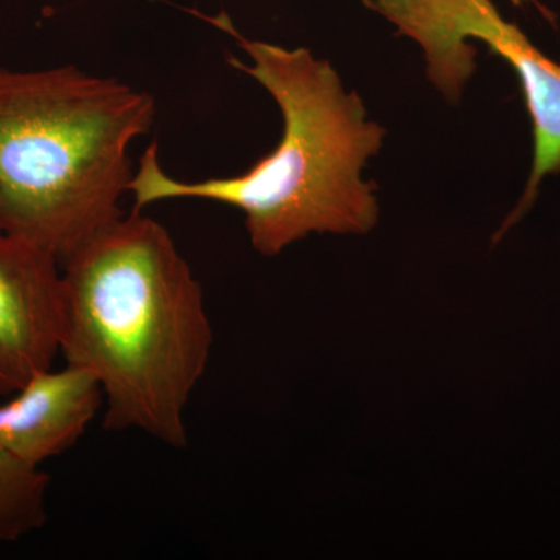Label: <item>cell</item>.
I'll return each instance as SVG.
<instances>
[{"mask_svg": "<svg viewBox=\"0 0 560 560\" xmlns=\"http://www.w3.org/2000/svg\"><path fill=\"white\" fill-rule=\"evenodd\" d=\"M105 405L101 382L83 368L38 372L0 405V447L28 466L61 456Z\"/></svg>", "mask_w": 560, "mask_h": 560, "instance_id": "6", "label": "cell"}, {"mask_svg": "<svg viewBox=\"0 0 560 560\" xmlns=\"http://www.w3.org/2000/svg\"><path fill=\"white\" fill-rule=\"evenodd\" d=\"M195 14L249 55L250 65L232 55L228 65L270 92L282 113V138L243 175L198 183L162 171L153 142L130 183L135 210L178 198L232 206L245 213L250 245L268 257L313 232L366 234L375 228V184L361 171L382 149L386 131L368 119L360 95L346 91L330 62L316 60L311 50L245 38L226 13Z\"/></svg>", "mask_w": 560, "mask_h": 560, "instance_id": "2", "label": "cell"}, {"mask_svg": "<svg viewBox=\"0 0 560 560\" xmlns=\"http://www.w3.org/2000/svg\"><path fill=\"white\" fill-rule=\"evenodd\" d=\"M61 355L105 394L103 427L189 442L186 410L208 370L213 330L200 280L168 231L135 210L62 261Z\"/></svg>", "mask_w": 560, "mask_h": 560, "instance_id": "1", "label": "cell"}, {"mask_svg": "<svg viewBox=\"0 0 560 560\" xmlns=\"http://www.w3.org/2000/svg\"><path fill=\"white\" fill-rule=\"evenodd\" d=\"M153 97L75 66L0 68V231L60 264L124 215Z\"/></svg>", "mask_w": 560, "mask_h": 560, "instance_id": "3", "label": "cell"}, {"mask_svg": "<svg viewBox=\"0 0 560 560\" xmlns=\"http://www.w3.org/2000/svg\"><path fill=\"white\" fill-rule=\"evenodd\" d=\"M50 477L0 447V548L43 528L49 518Z\"/></svg>", "mask_w": 560, "mask_h": 560, "instance_id": "7", "label": "cell"}, {"mask_svg": "<svg viewBox=\"0 0 560 560\" xmlns=\"http://www.w3.org/2000/svg\"><path fill=\"white\" fill-rule=\"evenodd\" d=\"M401 36L422 47L427 75L448 102L458 103L486 44L514 69L533 120L534 154L560 161V62L541 54L517 24L504 20L492 0H360Z\"/></svg>", "mask_w": 560, "mask_h": 560, "instance_id": "4", "label": "cell"}, {"mask_svg": "<svg viewBox=\"0 0 560 560\" xmlns=\"http://www.w3.org/2000/svg\"><path fill=\"white\" fill-rule=\"evenodd\" d=\"M65 287L54 254L0 231V396L61 353Z\"/></svg>", "mask_w": 560, "mask_h": 560, "instance_id": "5", "label": "cell"}, {"mask_svg": "<svg viewBox=\"0 0 560 560\" xmlns=\"http://www.w3.org/2000/svg\"><path fill=\"white\" fill-rule=\"evenodd\" d=\"M511 2L514 3L515 7H522L525 5V3H534V5H537L539 9H541L539 3H537V0H511Z\"/></svg>", "mask_w": 560, "mask_h": 560, "instance_id": "8", "label": "cell"}]
</instances>
